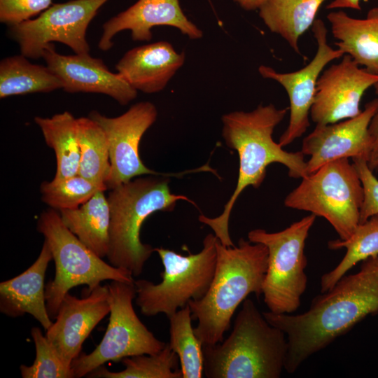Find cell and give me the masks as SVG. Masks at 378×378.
Here are the masks:
<instances>
[{
    "label": "cell",
    "mask_w": 378,
    "mask_h": 378,
    "mask_svg": "<svg viewBox=\"0 0 378 378\" xmlns=\"http://www.w3.org/2000/svg\"><path fill=\"white\" fill-rule=\"evenodd\" d=\"M328 247L346 251L340 263L321 276V293L331 289L358 262L378 256V214L360 223L348 239L328 241Z\"/></svg>",
    "instance_id": "cell-26"
},
{
    "label": "cell",
    "mask_w": 378,
    "mask_h": 378,
    "mask_svg": "<svg viewBox=\"0 0 378 378\" xmlns=\"http://www.w3.org/2000/svg\"><path fill=\"white\" fill-rule=\"evenodd\" d=\"M169 345L179 358L183 378H201L204 357L202 344L192 326L191 310L188 304L169 317Z\"/></svg>",
    "instance_id": "cell-29"
},
{
    "label": "cell",
    "mask_w": 378,
    "mask_h": 378,
    "mask_svg": "<svg viewBox=\"0 0 378 378\" xmlns=\"http://www.w3.org/2000/svg\"><path fill=\"white\" fill-rule=\"evenodd\" d=\"M42 58L66 92L104 94L121 105L129 104L137 96V91L118 73L111 72L102 59L89 54L61 55L50 43L43 50Z\"/></svg>",
    "instance_id": "cell-17"
},
{
    "label": "cell",
    "mask_w": 378,
    "mask_h": 378,
    "mask_svg": "<svg viewBox=\"0 0 378 378\" xmlns=\"http://www.w3.org/2000/svg\"><path fill=\"white\" fill-rule=\"evenodd\" d=\"M214 275L206 295L190 300L192 318L197 321L194 332L202 346L223 340L232 318L251 293L259 297L267 269L268 250L265 245L244 239L237 246H227L218 239Z\"/></svg>",
    "instance_id": "cell-3"
},
{
    "label": "cell",
    "mask_w": 378,
    "mask_h": 378,
    "mask_svg": "<svg viewBox=\"0 0 378 378\" xmlns=\"http://www.w3.org/2000/svg\"><path fill=\"white\" fill-rule=\"evenodd\" d=\"M77 120L80 146L78 174L106 186L111 164L109 144L106 133L90 117L78 118Z\"/></svg>",
    "instance_id": "cell-27"
},
{
    "label": "cell",
    "mask_w": 378,
    "mask_h": 378,
    "mask_svg": "<svg viewBox=\"0 0 378 378\" xmlns=\"http://www.w3.org/2000/svg\"><path fill=\"white\" fill-rule=\"evenodd\" d=\"M162 25L174 27L191 39L200 38L203 35L202 30L185 15L178 0H139L103 24L98 47L108 50L113 46V36L124 30L131 31L134 41H149L153 36L151 29Z\"/></svg>",
    "instance_id": "cell-18"
},
{
    "label": "cell",
    "mask_w": 378,
    "mask_h": 378,
    "mask_svg": "<svg viewBox=\"0 0 378 378\" xmlns=\"http://www.w3.org/2000/svg\"><path fill=\"white\" fill-rule=\"evenodd\" d=\"M322 293L302 314L262 312L272 326L287 336L284 370L288 373L365 316L378 312V256L367 259L358 272L344 275Z\"/></svg>",
    "instance_id": "cell-1"
},
{
    "label": "cell",
    "mask_w": 378,
    "mask_h": 378,
    "mask_svg": "<svg viewBox=\"0 0 378 378\" xmlns=\"http://www.w3.org/2000/svg\"><path fill=\"white\" fill-rule=\"evenodd\" d=\"M361 0H332L326 6L327 9L350 8L360 10Z\"/></svg>",
    "instance_id": "cell-35"
},
{
    "label": "cell",
    "mask_w": 378,
    "mask_h": 378,
    "mask_svg": "<svg viewBox=\"0 0 378 378\" xmlns=\"http://www.w3.org/2000/svg\"><path fill=\"white\" fill-rule=\"evenodd\" d=\"M157 116L155 106L149 102L136 103L114 118L106 117L97 111L90 113L88 117L102 127L108 141L111 169L106 183L108 189L144 175L181 177L190 173L213 172L209 163L177 173L158 172L147 167L140 158L139 143Z\"/></svg>",
    "instance_id": "cell-12"
},
{
    "label": "cell",
    "mask_w": 378,
    "mask_h": 378,
    "mask_svg": "<svg viewBox=\"0 0 378 378\" xmlns=\"http://www.w3.org/2000/svg\"><path fill=\"white\" fill-rule=\"evenodd\" d=\"M110 318L106 332L95 349L80 353L71 363L74 377H83L108 361L125 357L154 354L167 343L157 339L137 316L132 300L136 292L134 282L112 281L107 285Z\"/></svg>",
    "instance_id": "cell-10"
},
{
    "label": "cell",
    "mask_w": 378,
    "mask_h": 378,
    "mask_svg": "<svg viewBox=\"0 0 378 378\" xmlns=\"http://www.w3.org/2000/svg\"><path fill=\"white\" fill-rule=\"evenodd\" d=\"M125 369L111 372L104 365L99 367L87 377L102 378H183L178 368L179 358L167 343L163 349L154 354H141L125 357L121 360Z\"/></svg>",
    "instance_id": "cell-28"
},
{
    "label": "cell",
    "mask_w": 378,
    "mask_h": 378,
    "mask_svg": "<svg viewBox=\"0 0 378 378\" xmlns=\"http://www.w3.org/2000/svg\"><path fill=\"white\" fill-rule=\"evenodd\" d=\"M214 234L203 240L202 251L183 255L164 248H155L164 271L159 284L146 280L134 281L136 304L142 314L152 316L164 314L168 318L186 307L190 300H201L212 281L216 264V241Z\"/></svg>",
    "instance_id": "cell-7"
},
{
    "label": "cell",
    "mask_w": 378,
    "mask_h": 378,
    "mask_svg": "<svg viewBox=\"0 0 378 378\" xmlns=\"http://www.w3.org/2000/svg\"><path fill=\"white\" fill-rule=\"evenodd\" d=\"M363 189L348 158L329 162L302 178L285 198L286 207L326 219L340 236L348 239L360 223Z\"/></svg>",
    "instance_id": "cell-8"
},
{
    "label": "cell",
    "mask_w": 378,
    "mask_h": 378,
    "mask_svg": "<svg viewBox=\"0 0 378 378\" xmlns=\"http://www.w3.org/2000/svg\"><path fill=\"white\" fill-rule=\"evenodd\" d=\"M52 259L44 241L35 262L24 272L0 284V311L10 317L31 315L47 330L52 324L46 300L45 275Z\"/></svg>",
    "instance_id": "cell-20"
},
{
    "label": "cell",
    "mask_w": 378,
    "mask_h": 378,
    "mask_svg": "<svg viewBox=\"0 0 378 378\" xmlns=\"http://www.w3.org/2000/svg\"><path fill=\"white\" fill-rule=\"evenodd\" d=\"M61 80L47 66L15 55L0 62V98L32 93H47L62 88Z\"/></svg>",
    "instance_id": "cell-25"
},
{
    "label": "cell",
    "mask_w": 378,
    "mask_h": 378,
    "mask_svg": "<svg viewBox=\"0 0 378 378\" xmlns=\"http://www.w3.org/2000/svg\"><path fill=\"white\" fill-rule=\"evenodd\" d=\"M104 191L97 192L76 208L59 211L68 229L102 258L108 252L111 222L110 206Z\"/></svg>",
    "instance_id": "cell-22"
},
{
    "label": "cell",
    "mask_w": 378,
    "mask_h": 378,
    "mask_svg": "<svg viewBox=\"0 0 378 378\" xmlns=\"http://www.w3.org/2000/svg\"><path fill=\"white\" fill-rule=\"evenodd\" d=\"M378 82V75L357 64L348 55L325 69L316 85L310 117L316 125L335 123L359 115L365 91Z\"/></svg>",
    "instance_id": "cell-14"
},
{
    "label": "cell",
    "mask_w": 378,
    "mask_h": 378,
    "mask_svg": "<svg viewBox=\"0 0 378 378\" xmlns=\"http://www.w3.org/2000/svg\"><path fill=\"white\" fill-rule=\"evenodd\" d=\"M53 0H0V21L8 27L20 24L47 10Z\"/></svg>",
    "instance_id": "cell-32"
},
{
    "label": "cell",
    "mask_w": 378,
    "mask_h": 378,
    "mask_svg": "<svg viewBox=\"0 0 378 378\" xmlns=\"http://www.w3.org/2000/svg\"><path fill=\"white\" fill-rule=\"evenodd\" d=\"M326 0H265L259 7V16L270 30L280 35L290 47L301 55L298 42L313 25Z\"/></svg>",
    "instance_id": "cell-23"
},
{
    "label": "cell",
    "mask_w": 378,
    "mask_h": 378,
    "mask_svg": "<svg viewBox=\"0 0 378 378\" xmlns=\"http://www.w3.org/2000/svg\"><path fill=\"white\" fill-rule=\"evenodd\" d=\"M243 9L253 10L258 9L265 0H234Z\"/></svg>",
    "instance_id": "cell-36"
},
{
    "label": "cell",
    "mask_w": 378,
    "mask_h": 378,
    "mask_svg": "<svg viewBox=\"0 0 378 378\" xmlns=\"http://www.w3.org/2000/svg\"><path fill=\"white\" fill-rule=\"evenodd\" d=\"M184 62L183 52L167 41H158L130 49L115 69L136 91L151 94L162 90Z\"/></svg>",
    "instance_id": "cell-19"
},
{
    "label": "cell",
    "mask_w": 378,
    "mask_h": 378,
    "mask_svg": "<svg viewBox=\"0 0 378 378\" xmlns=\"http://www.w3.org/2000/svg\"><path fill=\"white\" fill-rule=\"evenodd\" d=\"M108 313L107 285H99L82 298L66 294L55 321L46 330V336L66 365L71 367L73 360L80 354L84 341Z\"/></svg>",
    "instance_id": "cell-16"
},
{
    "label": "cell",
    "mask_w": 378,
    "mask_h": 378,
    "mask_svg": "<svg viewBox=\"0 0 378 378\" xmlns=\"http://www.w3.org/2000/svg\"><path fill=\"white\" fill-rule=\"evenodd\" d=\"M37 230L44 236L55 264V278L46 286L50 318H55L63 298L74 287L86 285L89 293L105 280L134 281L130 271L106 263L86 246L64 224L55 209L41 213Z\"/></svg>",
    "instance_id": "cell-6"
},
{
    "label": "cell",
    "mask_w": 378,
    "mask_h": 378,
    "mask_svg": "<svg viewBox=\"0 0 378 378\" xmlns=\"http://www.w3.org/2000/svg\"><path fill=\"white\" fill-rule=\"evenodd\" d=\"M327 19L337 40V48L360 66L378 75V6L369 10L362 19L351 17L342 10L330 12Z\"/></svg>",
    "instance_id": "cell-21"
},
{
    "label": "cell",
    "mask_w": 378,
    "mask_h": 378,
    "mask_svg": "<svg viewBox=\"0 0 378 378\" xmlns=\"http://www.w3.org/2000/svg\"><path fill=\"white\" fill-rule=\"evenodd\" d=\"M34 122L41 129L46 144L55 151L57 168L54 178L78 174L80 146L77 118L64 111L50 118L36 116Z\"/></svg>",
    "instance_id": "cell-24"
},
{
    "label": "cell",
    "mask_w": 378,
    "mask_h": 378,
    "mask_svg": "<svg viewBox=\"0 0 378 378\" xmlns=\"http://www.w3.org/2000/svg\"><path fill=\"white\" fill-rule=\"evenodd\" d=\"M98 184L76 174L69 177L53 178L41 184L43 202L58 211L74 209L90 199L97 192L107 190Z\"/></svg>",
    "instance_id": "cell-30"
},
{
    "label": "cell",
    "mask_w": 378,
    "mask_h": 378,
    "mask_svg": "<svg viewBox=\"0 0 378 378\" xmlns=\"http://www.w3.org/2000/svg\"><path fill=\"white\" fill-rule=\"evenodd\" d=\"M286 336L247 298L230 335L218 344L203 346V374L208 378H279L288 353Z\"/></svg>",
    "instance_id": "cell-4"
},
{
    "label": "cell",
    "mask_w": 378,
    "mask_h": 378,
    "mask_svg": "<svg viewBox=\"0 0 378 378\" xmlns=\"http://www.w3.org/2000/svg\"><path fill=\"white\" fill-rule=\"evenodd\" d=\"M31 335L35 344L36 358L31 365H20L23 378L74 377L71 367L64 363L55 346L39 328H32Z\"/></svg>",
    "instance_id": "cell-31"
},
{
    "label": "cell",
    "mask_w": 378,
    "mask_h": 378,
    "mask_svg": "<svg viewBox=\"0 0 378 378\" xmlns=\"http://www.w3.org/2000/svg\"><path fill=\"white\" fill-rule=\"evenodd\" d=\"M378 110V98L367 103L356 117L335 123L316 125L302 141L301 152L309 155L307 175L339 159L368 160L372 150L370 122Z\"/></svg>",
    "instance_id": "cell-15"
},
{
    "label": "cell",
    "mask_w": 378,
    "mask_h": 378,
    "mask_svg": "<svg viewBox=\"0 0 378 378\" xmlns=\"http://www.w3.org/2000/svg\"><path fill=\"white\" fill-rule=\"evenodd\" d=\"M312 31L316 41L317 50L314 58L304 67L289 73L277 72L273 68L260 65L258 72L262 78L274 80L281 84L289 99V122L279 138L284 148L300 137L310 125V111L315 98L318 79L324 67L344 54L328 43V29L321 19H316Z\"/></svg>",
    "instance_id": "cell-13"
},
{
    "label": "cell",
    "mask_w": 378,
    "mask_h": 378,
    "mask_svg": "<svg viewBox=\"0 0 378 378\" xmlns=\"http://www.w3.org/2000/svg\"><path fill=\"white\" fill-rule=\"evenodd\" d=\"M316 217L311 214L276 232L255 229L248 234V241L262 244L268 250L262 295L273 313L292 314L300 307L307 285L305 241Z\"/></svg>",
    "instance_id": "cell-9"
},
{
    "label": "cell",
    "mask_w": 378,
    "mask_h": 378,
    "mask_svg": "<svg viewBox=\"0 0 378 378\" xmlns=\"http://www.w3.org/2000/svg\"><path fill=\"white\" fill-rule=\"evenodd\" d=\"M167 176H139L110 190L111 212L108 260L114 267L139 276L155 248L144 244L140 230L145 220L157 211H172L178 200L197 206L183 195L172 193Z\"/></svg>",
    "instance_id": "cell-5"
},
{
    "label": "cell",
    "mask_w": 378,
    "mask_h": 378,
    "mask_svg": "<svg viewBox=\"0 0 378 378\" xmlns=\"http://www.w3.org/2000/svg\"><path fill=\"white\" fill-rule=\"evenodd\" d=\"M363 189V201L360 210V223L378 214V179L364 159L353 160Z\"/></svg>",
    "instance_id": "cell-33"
},
{
    "label": "cell",
    "mask_w": 378,
    "mask_h": 378,
    "mask_svg": "<svg viewBox=\"0 0 378 378\" xmlns=\"http://www.w3.org/2000/svg\"><path fill=\"white\" fill-rule=\"evenodd\" d=\"M108 0H71L55 4L34 20L9 27V36L27 58L42 57L54 42L69 46L76 54H89L86 32L90 22Z\"/></svg>",
    "instance_id": "cell-11"
},
{
    "label": "cell",
    "mask_w": 378,
    "mask_h": 378,
    "mask_svg": "<svg viewBox=\"0 0 378 378\" xmlns=\"http://www.w3.org/2000/svg\"><path fill=\"white\" fill-rule=\"evenodd\" d=\"M373 87L378 98V82ZM369 132L372 139V150L368 164L373 171L378 168V110L370 122Z\"/></svg>",
    "instance_id": "cell-34"
},
{
    "label": "cell",
    "mask_w": 378,
    "mask_h": 378,
    "mask_svg": "<svg viewBox=\"0 0 378 378\" xmlns=\"http://www.w3.org/2000/svg\"><path fill=\"white\" fill-rule=\"evenodd\" d=\"M288 110V107L278 108L272 104H260L249 112L233 111L222 116V136L226 145L239 156L237 186L220 216L209 218L200 215L199 220L209 226L225 246H234L229 234V219L237 198L247 187H260L270 164L284 165L289 176L294 178L307 176L304 155L301 151L284 150L272 138L275 127Z\"/></svg>",
    "instance_id": "cell-2"
}]
</instances>
